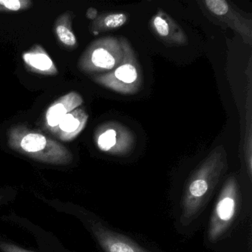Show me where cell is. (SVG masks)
<instances>
[{"label": "cell", "instance_id": "obj_1", "mask_svg": "<svg viewBox=\"0 0 252 252\" xmlns=\"http://www.w3.org/2000/svg\"><path fill=\"white\" fill-rule=\"evenodd\" d=\"M225 163L222 150H215L189 178L181 203L183 225H190L200 215L225 171Z\"/></svg>", "mask_w": 252, "mask_h": 252}, {"label": "cell", "instance_id": "obj_2", "mask_svg": "<svg viewBox=\"0 0 252 252\" xmlns=\"http://www.w3.org/2000/svg\"><path fill=\"white\" fill-rule=\"evenodd\" d=\"M8 136L11 150L36 161L52 165L73 161V155L67 147L39 131L17 125L10 129Z\"/></svg>", "mask_w": 252, "mask_h": 252}, {"label": "cell", "instance_id": "obj_3", "mask_svg": "<svg viewBox=\"0 0 252 252\" xmlns=\"http://www.w3.org/2000/svg\"><path fill=\"white\" fill-rule=\"evenodd\" d=\"M237 178L230 177L221 189L208 229L209 241L217 242L225 234L237 215L240 203Z\"/></svg>", "mask_w": 252, "mask_h": 252}, {"label": "cell", "instance_id": "obj_4", "mask_svg": "<svg viewBox=\"0 0 252 252\" xmlns=\"http://www.w3.org/2000/svg\"><path fill=\"white\" fill-rule=\"evenodd\" d=\"M118 56L113 53V41L101 39L91 44L79 58L78 67L85 73L110 70L118 63Z\"/></svg>", "mask_w": 252, "mask_h": 252}, {"label": "cell", "instance_id": "obj_5", "mask_svg": "<svg viewBox=\"0 0 252 252\" xmlns=\"http://www.w3.org/2000/svg\"><path fill=\"white\" fill-rule=\"evenodd\" d=\"M91 228L105 252H150L128 237L107 228L99 221H93Z\"/></svg>", "mask_w": 252, "mask_h": 252}, {"label": "cell", "instance_id": "obj_6", "mask_svg": "<svg viewBox=\"0 0 252 252\" xmlns=\"http://www.w3.org/2000/svg\"><path fill=\"white\" fill-rule=\"evenodd\" d=\"M208 11L241 35L246 43L252 45V23H247L236 13L225 0H206L203 2Z\"/></svg>", "mask_w": 252, "mask_h": 252}, {"label": "cell", "instance_id": "obj_7", "mask_svg": "<svg viewBox=\"0 0 252 252\" xmlns=\"http://www.w3.org/2000/svg\"><path fill=\"white\" fill-rule=\"evenodd\" d=\"M83 104L80 94L73 91L56 100L45 112L44 126L54 135L63 118Z\"/></svg>", "mask_w": 252, "mask_h": 252}, {"label": "cell", "instance_id": "obj_8", "mask_svg": "<svg viewBox=\"0 0 252 252\" xmlns=\"http://www.w3.org/2000/svg\"><path fill=\"white\" fill-rule=\"evenodd\" d=\"M23 60L28 70L45 76H54L58 69L43 47L35 45L23 54Z\"/></svg>", "mask_w": 252, "mask_h": 252}, {"label": "cell", "instance_id": "obj_9", "mask_svg": "<svg viewBox=\"0 0 252 252\" xmlns=\"http://www.w3.org/2000/svg\"><path fill=\"white\" fill-rule=\"evenodd\" d=\"M88 120L87 112L84 109L76 108L63 118L54 135L65 142L73 141L85 129Z\"/></svg>", "mask_w": 252, "mask_h": 252}, {"label": "cell", "instance_id": "obj_10", "mask_svg": "<svg viewBox=\"0 0 252 252\" xmlns=\"http://www.w3.org/2000/svg\"><path fill=\"white\" fill-rule=\"evenodd\" d=\"M73 14L67 11L60 15L54 23V32L59 42L67 49L77 47V39L72 29Z\"/></svg>", "mask_w": 252, "mask_h": 252}, {"label": "cell", "instance_id": "obj_11", "mask_svg": "<svg viewBox=\"0 0 252 252\" xmlns=\"http://www.w3.org/2000/svg\"><path fill=\"white\" fill-rule=\"evenodd\" d=\"M105 78H113L120 85H133L138 78L136 67L132 63H123L115 70L114 73L102 76Z\"/></svg>", "mask_w": 252, "mask_h": 252}, {"label": "cell", "instance_id": "obj_12", "mask_svg": "<svg viewBox=\"0 0 252 252\" xmlns=\"http://www.w3.org/2000/svg\"><path fill=\"white\" fill-rule=\"evenodd\" d=\"M127 21V17L123 13L110 14L105 17H98L94 23V31L113 30L122 27Z\"/></svg>", "mask_w": 252, "mask_h": 252}, {"label": "cell", "instance_id": "obj_13", "mask_svg": "<svg viewBox=\"0 0 252 252\" xmlns=\"http://www.w3.org/2000/svg\"><path fill=\"white\" fill-rule=\"evenodd\" d=\"M118 132L113 128H107L96 136V145L104 153H117Z\"/></svg>", "mask_w": 252, "mask_h": 252}, {"label": "cell", "instance_id": "obj_14", "mask_svg": "<svg viewBox=\"0 0 252 252\" xmlns=\"http://www.w3.org/2000/svg\"><path fill=\"white\" fill-rule=\"evenodd\" d=\"M31 0H0V12H20L32 8Z\"/></svg>", "mask_w": 252, "mask_h": 252}, {"label": "cell", "instance_id": "obj_15", "mask_svg": "<svg viewBox=\"0 0 252 252\" xmlns=\"http://www.w3.org/2000/svg\"><path fill=\"white\" fill-rule=\"evenodd\" d=\"M174 26L171 25L169 20L163 16L156 15L153 19V28L159 37L169 41L172 30Z\"/></svg>", "mask_w": 252, "mask_h": 252}, {"label": "cell", "instance_id": "obj_16", "mask_svg": "<svg viewBox=\"0 0 252 252\" xmlns=\"http://www.w3.org/2000/svg\"><path fill=\"white\" fill-rule=\"evenodd\" d=\"M0 250L2 252H34L23 249L14 243L2 240H0Z\"/></svg>", "mask_w": 252, "mask_h": 252}, {"label": "cell", "instance_id": "obj_17", "mask_svg": "<svg viewBox=\"0 0 252 252\" xmlns=\"http://www.w3.org/2000/svg\"><path fill=\"white\" fill-rule=\"evenodd\" d=\"M87 17L88 19L91 20H95L97 17V11L94 8H91L88 9V12H87Z\"/></svg>", "mask_w": 252, "mask_h": 252}, {"label": "cell", "instance_id": "obj_18", "mask_svg": "<svg viewBox=\"0 0 252 252\" xmlns=\"http://www.w3.org/2000/svg\"><path fill=\"white\" fill-rule=\"evenodd\" d=\"M2 196L0 195V200H2Z\"/></svg>", "mask_w": 252, "mask_h": 252}]
</instances>
